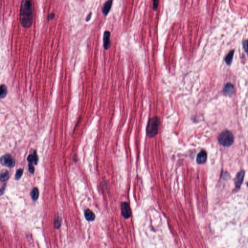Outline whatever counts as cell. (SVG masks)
<instances>
[{
  "mask_svg": "<svg viewBox=\"0 0 248 248\" xmlns=\"http://www.w3.org/2000/svg\"><path fill=\"white\" fill-rule=\"evenodd\" d=\"M34 5L33 1L24 0L21 3L20 12V22L23 27L29 28L31 26L34 18Z\"/></svg>",
  "mask_w": 248,
  "mask_h": 248,
  "instance_id": "cell-1",
  "label": "cell"
},
{
  "mask_svg": "<svg viewBox=\"0 0 248 248\" xmlns=\"http://www.w3.org/2000/svg\"><path fill=\"white\" fill-rule=\"evenodd\" d=\"M243 44L244 45L245 44V45H243L244 48L245 49V51L247 52V40H245L244 41Z\"/></svg>",
  "mask_w": 248,
  "mask_h": 248,
  "instance_id": "cell-23",
  "label": "cell"
},
{
  "mask_svg": "<svg viewBox=\"0 0 248 248\" xmlns=\"http://www.w3.org/2000/svg\"><path fill=\"white\" fill-rule=\"evenodd\" d=\"M121 213L125 219H129L132 215V211L129 203L123 202L121 204Z\"/></svg>",
  "mask_w": 248,
  "mask_h": 248,
  "instance_id": "cell-5",
  "label": "cell"
},
{
  "mask_svg": "<svg viewBox=\"0 0 248 248\" xmlns=\"http://www.w3.org/2000/svg\"><path fill=\"white\" fill-rule=\"evenodd\" d=\"M235 51L234 50H231L228 52V53L227 54V55L226 56V57L224 58V61L225 62V63L227 64L228 65H230L231 64L233 60V58L234 54Z\"/></svg>",
  "mask_w": 248,
  "mask_h": 248,
  "instance_id": "cell-12",
  "label": "cell"
},
{
  "mask_svg": "<svg viewBox=\"0 0 248 248\" xmlns=\"http://www.w3.org/2000/svg\"><path fill=\"white\" fill-rule=\"evenodd\" d=\"M55 226L56 228L58 229L61 226V219L59 217H56L55 220Z\"/></svg>",
  "mask_w": 248,
  "mask_h": 248,
  "instance_id": "cell-18",
  "label": "cell"
},
{
  "mask_svg": "<svg viewBox=\"0 0 248 248\" xmlns=\"http://www.w3.org/2000/svg\"><path fill=\"white\" fill-rule=\"evenodd\" d=\"M9 172L6 170L0 171V180L5 181L8 180L9 178Z\"/></svg>",
  "mask_w": 248,
  "mask_h": 248,
  "instance_id": "cell-14",
  "label": "cell"
},
{
  "mask_svg": "<svg viewBox=\"0 0 248 248\" xmlns=\"http://www.w3.org/2000/svg\"><path fill=\"white\" fill-rule=\"evenodd\" d=\"M23 170L22 169H19L16 172V174L15 175V178L16 180H18L21 177V175H23Z\"/></svg>",
  "mask_w": 248,
  "mask_h": 248,
  "instance_id": "cell-17",
  "label": "cell"
},
{
  "mask_svg": "<svg viewBox=\"0 0 248 248\" xmlns=\"http://www.w3.org/2000/svg\"><path fill=\"white\" fill-rule=\"evenodd\" d=\"M234 91V86L231 83L226 84L223 88V92L225 96H230L232 95Z\"/></svg>",
  "mask_w": 248,
  "mask_h": 248,
  "instance_id": "cell-9",
  "label": "cell"
},
{
  "mask_svg": "<svg viewBox=\"0 0 248 248\" xmlns=\"http://www.w3.org/2000/svg\"><path fill=\"white\" fill-rule=\"evenodd\" d=\"M219 142L223 147L231 146L234 141L233 134L229 130H224L220 134L219 137Z\"/></svg>",
  "mask_w": 248,
  "mask_h": 248,
  "instance_id": "cell-3",
  "label": "cell"
},
{
  "mask_svg": "<svg viewBox=\"0 0 248 248\" xmlns=\"http://www.w3.org/2000/svg\"><path fill=\"white\" fill-rule=\"evenodd\" d=\"M244 175H245V172L244 171H241L236 175L235 181V185L236 188H240L243 181Z\"/></svg>",
  "mask_w": 248,
  "mask_h": 248,
  "instance_id": "cell-7",
  "label": "cell"
},
{
  "mask_svg": "<svg viewBox=\"0 0 248 248\" xmlns=\"http://www.w3.org/2000/svg\"><path fill=\"white\" fill-rule=\"evenodd\" d=\"M32 198L34 201H36L38 200L39 197V190L37 188H34L32 191L31 193Z\"/></svg>",
  "mask_w": 248,
  "mask_h": 248,
  "instance_id": "cell-16",
  "label": "cell"
},
{
  "mask_svg": "<svg viewBox=\"0 0 248 248\" xmlns=\"http://www.w3.org/2000/svg\"><path fill=\"white\" fill-rule=\"evenodd\" d=\"M158 1H153V9L154 10H156L158 6Z\"/></svg>",
  "mask_w": 248,
  "mask_h": 248,
  "instance_id": "cell-20",
  "label": "cell"
},
{
  "mask_svg": "<svg viewBox=\"0 0 248 248\" xmlns=\"http://www.w3.org/2000/svg\"><path fill=\"white\" fill-rule=\"evenodd\" d=\"M160 125V119L158 117H153L150 118L147 125V135L150 138H153L156 136L158 132Z\"/></svg>",
  "mask_w": 248,
  "mask_h": 248,
  "instance_id": "cell-2",
  "label": "cell"
},
{
  "mask_svg": "<svg viewBox=\"0 0 248 248\" xmlns=\"http://www.w3.org/2000/svg\"><path fill=\"white\" fill-rule=\"evenodd\" d=\"M113 1L112 0H109L106 1L102 8V13L105 16H107L108 14L109 13L110 11L111 10V8L112 6Z\"/></svg>",
  "mask_w": 248,
  "mask_h": 248,
  "instance_id": "cell-8",
  "label": "cell"
},
{
  "mask_svg": "<svg viewBox=\"0 0 248 248\" xmlns=\"http://www.w3.org/2000/svg\"><path fill=\"white\" fill-rule=\"evenodd\" d=\"M84 215L87 220L88 221H93L95 218L94 213L90 209H87L84 211Z\"/></svg>",
  "mask_w": 248,
  "mask_h": 248,
  "instance_id": "cell-11",
  "label": "cell"
},
{
  "mask_svg": "<svg viewBox=\"0 0 248 248\" xmlns=\"http://www.w3.org/2000/svg\"><path fill=\"white\" fill-rule=\"evenodd\" d=\"M54 17H55V14L53 13H51L49 14V15H48V20L49 21L53 20L54 18Z\"/></svg>",
  "mask_w": 248,
  "mask_h": 248,
  "instance_id": "cell-21",
  "label": "cell"
},
{
  "mask_svg": "<svg viewBox=\"0 0 248 248\" xmlns=\"http://www.w3.org/2000/svg\"><path fill=\"white\" fill-rule=\"evenodd\" d=\"M27 160L29 162H30V163H34V164H37L38 161V156L36 152L34 151L33 155H30L29 156L28 158H27Z\"/></svg>",
  "mask_w": 248,
  "mask_h": 248,
  "instance_id": "cell-13",
  "label": "cell"
},
{
  "mask_svg": "<svg viewBox=\"0 0 248 248\" xmlns=\"http://www.w3.org/2000/svg\"><path fill=\"white\" fill-rule=\"evenodd\" d=\"M8 93V88L6 85H2L0 86V98L3 99L6 96Z\"/></svg>",
  "mask_w": 248,
  "mask_h": 248,
  "instance_id": "cell-15",
  "label": "cell"
},
{
  "mask_svg": "<svg viewBox=\"0 0 248 248\" xmlns=\"http://www.w3.org/2000/svg\"><path fill=\"white\" fill-rule=\"evenodd\" d=\"M207 160V153L205 150H201L198 154L197 157V162L199 164H203L206 162Z\"/></svg>",
  "mask_w": 248,
  "mask_h": 248,
  "instance_id": "cell-10",
  "label": "cell"
},
{
  "mask_svg": "<svg viewBox=\"0 0 248 248\" xmlns=\"http://www.w3.org/2000/svg\"><path fill=\"white\" fill-rule=\"evenodd\" d=\"M29 171L31 173H34V167L32 163H29L28 165Z\"/></svg>",
  "mask_w": 248,
  "mask_h": 248,
  "instance_id": "cell-19",
  "label": "cell"
},
{
  "mask_svg": "<svg viewBox=\"0 0 248 248\" xmlns=\"http://www.w3.org/2000/svg\"><path fill=\"white\" fill-rule=\"evenodd\" d=\"M4 190H5V187H3L2 188H0V195H1L3 194V192H4Z\"/></svg>",
  "mask_w": 248,
  "mask_h": 248,
  "instance_id": "cell-24",
  "label": "cell"
},
{
  "mask_svg": "<svg viewBox=\"0 0 248 248\" xmlns=\"http://www.w3.org/2000/svg\"><path fill=\"white\" fill-rule=\"evenodd\" d=\"M0 162L3 166L8 167H13L15 165V159L9 154L2 156L0 159Z\"/></svg>",
  "mask_w": 248,
  "mask_h": 248,
  "instance_id": "cell-4",
  "label": "cell"
},
{
  "mask_svg": "<svg viewBox=\"0 0 248 248\" xmlns=\"http://www.w3.org/2000/svg\"><path fill=\"white\" fill-rule=\"evenodd\" d=\"M111 33L109 31H105L103 34V47L105 50H108L111 46L110 42Z\"/></svg>",
  "mask_w": 248,
  "mask_h": 248,
  "instance_id": "cell-6",
  "label": "cell"
},
{
  "mask_svg": "<svg viewBox=\"0 0 248 248\" xmlns=\"http://www.w3.org/2000/svg\"><path fill=\"white\" fill-rule=\"evenodd\" d=\"M92 15V12H90L88 14V15L87 16L86 18V22H89L91 19Z\"/></svg>",
  "mask_w": 248,
  "mask_h": 248,
  "instance_id": "cell-22",
  "label": "cell"
}]
</instances>
